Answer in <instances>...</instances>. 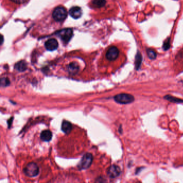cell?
<instances>
[{
	"mask_svg": "<svg viewBox=\"0 0 183 183\" xmlns=\"http://www.w3.org/2000/svg\"><path fill=\"white\" fill-rule=\"evenodd\" d=\"M177 58V61H183V54H179V55H177V57H176Z\"/></svg>",
	"mask_w": 183,
	"mask_h": 183,
	"instance_id": "cell-22",
	"label": "cell"
},
{
	"mask_svg": "<svg viewBox=\"0 0 183 183\" xmlns=\"http://www.w3.org/2000/svg\"><path fill=\"white\" fill-rule=\"evenodd\" d=\"M106 2V0H93L92 3L96 8H100L104 6Z\"/></svg>",
	"mask_w": 183,
	"mask_h": 183,
	"instance_id": "cell-15",
	"label": "cell"
},
{
	"mask_svg": "<svg viewBox=\"0 0 183 183\" xmlns=\"http://www.w3.org/2000/svg\"><path fill=\"white\" fill-rule=\"evenodd\" d=\"M10 84V81L7 78H2L1 79V85L2 87H6Z\"/></svg>",
	"mask_w": 183,
	"mask_h": 183,
	"instance_id": "cell-18",
	"label": "cell"
},
{
	"mask_svg": "<svg viewBox=\"0 0 183 183\" xmlns=\"http://www.w3.org/2000/svg\"><path fill=\"white\" fill-rule=\"evenodd\" d=\"M52 16L56 22H63L67 16L66 9L63 6H58L53 11Z\"/></svg>",
	"mask_w": 183,
	"mask_h": 183,
	"instance_id": "cell-3",
	"label": "cell"
},
{
	"mask_svg": "<svg viewBox=\"0 0 183 183\" xmlns=\"http://www.w3.org/2000/svg\"><path fill=\"white\" fill-rule=\"evenodd\" d=\"M15 68L18 71H24L27 69V64L24 61H21L15 64Z\"/></svg>",
	"mask_w": 183,
	"mask_h": 183,
	"instance_id": "cell-13",
	"label": "cell"
},
{
	"mask_svg": "<svg viewBox=\"0 0 183 183\" xmlns=\"http://www.w3.org/2000/svg\"><path fill=\"white\" fill-rule=\"evenodd\" d=\"M115 101L120 104H131L134 101V98L131 94L121 93L116 95L114 97Z\"/></svg>",
	"mask_w": 183,
	"mask_h": 183,
	"instance_id": "cell-4",
	"label": "cell"
},
{
	"mask_svg": "<svg viewBox=\"0 0 183 183\" xmlns=\"http://www.w3.org/2000/svg\"><path fill=\"white\" fill-rule=\"evenodd\" d=\"M93 154L90 153H87L83 156L82 159L79 162L78 164L77 165V168L79 169V170H87L90 167L93 162Z\"/></svg>",
	"mask_w": 183,
	"mask_h": 183,
	"instance_id": "cell-2",
	"label": "cell"
},
{
	"mask_svg": "<svg viewBox=\"0 0 183 183\" xmlns=\"http://www.w3.org/2000/svg\"><path fill=\"white\" fill-rule=\"evenodd\" d=\"M52 138V133L50 131L46 130L41 132L40 134V139L44 142H49Z\"/></svg>",
	"mask_w": 183,
	"mask_h": 183,
	"instance_id": "cell-10",
	"label": "cell"
},
{
	"mask_svg": "<svg viewBox=\"0 0 183 183\" xmlns=\"http://www.w3.org/2000/svg\"><path fill=\"white\" fill-rule=\"evenodd\" d=\"M170 47V40L169 39L165 41L164 45H163V48L164 50H168Z\"/></svg>",
	"mask_w": 183,
	"mask_h": 183,
	"instance_id": "cell-20",
	"label": "cell"
},
{
	"mask_svg": "<svg viewBox=\"0 0 183 183\" xmlns=\"http://www.w3.org/2000/svg\"><path fill=\"white\" fill-rule=\"evenodd\" d=\"M147 55H148L149 58L155 59L156 57V53H155L154 50L150 49H147Z\"/></svg>",
	"mask_w": 183,
	"mask_h": 183,
	"instance_id": "cell-16",
	"label": "cell"
},
{
	"mask_svg": "<svg viewBox=\"0 0 183 183\" xmlns=\"http://www.w3.org/2000/svg\"><path fill=\"white\" fill-rule=\"evenodd\" d=\"M40 172L38 165L35 162H31L26 164L23 169V172L25 175L30 178L37 177Z\"/></svg>",
	"mask_w": 183,
	"mask_h": 183,
	"instance_id": "cell-1",
	"label": "cell"
},
{
	"mask_svg": "<svg viewBox=\"0 0 183 183\" xmlns=\"http://www.w3.org/2000/svg\"><path fill=\"white\" fill-rule=\"evenodd\" d=\"M72 124L69 121H63L61 126V130L66 134H69L72 130Z\"/></svg>",
	"mask_w": 183,
	"mask_h": 183,
	"instance_id": "cell-12",
	"label": "cell"
},
{
	"mask_svg": "<svg viewBox=\"0 0 183 183\" xmlns=\"http://www.w3.org/2000/svg\"><path fill=\"white\" fill-rule=\"evenodd\" d=\"M58 46V42L55 39H50L45 44V48L49 51H53L56 50Z\"/></svg>",
	"mask_w": 183,
	"mask_h": 183,
	"instance_id": "cell-8",
	"label": "cell"
},
{
	"mask_svg": "<svg viewBox=\"0 0 183 183\" xmlns=\"http://www.w3.org/2000/svg\"><path fill=\"white\" fill-rule=\"evenodd\" d=\"M57 34L64 43H68L71 40L73 34L72 29L66 28L59 31Z\"/></svg>",
	"mask_w": 183,
	"mask_h": 183,
	"instance_id": "cell-5",
	"label": "cell"
},
{
	"mask_svg": "<svg viewBox=\"0 0 183 183\" xmlns=\"http://www.w3.org/2000/svg\"><path fill=\"white\" fill-rule=\"evenodd\" d=\"M107 175L110 178H115L121 173V169L119 166L115 164L110 166L107 171Z\"/></svg>",
	"mask_w": 183,
	"mask_h": 183,
	"instance_id": "cell-6",
	"label": "cell"
},
{
	"mask_svg": "<svg viewBox=\"0 0 183 183\" xmlns=\"http://www.w3.org/2000/svg\"><path fill=\"white\" fill-rule=\"evenodd\" d=\"M165 98L168 100L170 101L173 102H183V100L179 99H176L175 98L172 97L171 96H165Z\"/></svg>",
	"mask_w": 183,
	"mask_h": 183,
	"instance_id": "cell-19",
	"label": "cell"
},
{
	"mask_svg": "<svg viewBox=\"0 0 183 183\" xmlns=\"http://www.w3.org/2000/svg\"><path fill=\"white\" fill-rule=\"evenodd\" d=\"M142 57L140 53L138 52L135 56V64L137 70H138L140 67L141 63H142Z\"/></svg>",
	"mask_w": 183,
	"mask_h": 183,
	"instance_id": "cell-14",
	"label": "cell"
},
{
	"mask_svg": "<svg viewBox=\"0 0 183 183\" xmlns=\"http://www.w3.org/2000/svg\"><path fill=\"white\" fill-rule=\"evenodd\" d=\"M94 183H108V182L104 176H100L96 178Z\"/></svg>",
	"mask_w": 183,
	"mask_h": 183,
	"instance_id": "cell-17",
	"label": "cell"
},
{
	"mask_svg": "<svg viewBox=\"0 0 183 183\" xmlns=\"http://www.w3.org/2000/svg\"><path fill=\"white\" fill-rule=\"evenodd\" d=\"M119 55V49L116 47L112 46L107 50V54H106V57H107V59L109 61H113L118 57Z\"/></svg>",
	"mask_w": 183,
	"mask_h": 183,
	"instance_id": "cell-7",
	"label": "cell"
},
{
	"mask_svg": "<svg viewBox=\"0 0 183 183\" xmlns=\"http://www.w3.org/2000/svg\"><path fill=\"white\" fill-rule=\"evenodd\" d=\"M69 14L72 18L74 19H78L80 18L82 14V9L79 6H73L71 8L69 11Z\"/></svg>",
	"mask_w": 183,
	"mask_h": 183,
	"instance_id": "cell-9",
	"label": "cell"
},
{
	"mask_svg": "<svg viewBox=\"0 0 183 183\" xmlns=\"http://www.w3.org/2000/svg\"><path fill=\"white\" fill-rule=\"evenodd\" d=\"M67 70L68 71L69 74H75L79 71V66L78 64L76 62L71 63L67 66Z\"/></svg>",
	"mask_w": 183,
	"mask_h": 183,
	"instance_id": "cell-11",
	"label": "cell"
},
{
	"mask_svg": "<svg viewBox=\"0 0 183 183\" xmlns=\"http://www.w3.org/2000/svg\"><path fill=\"white\" fill-rule=\"evenodd\" d=\"M12 2H14L16 4H23L25 2H26L27 0H11Z\"/></svg>",
	"mask_w": 183,
	"mask_h": 183,
	"instance_id": "cell-21",
	"label": "cell"
}]
</instances>
